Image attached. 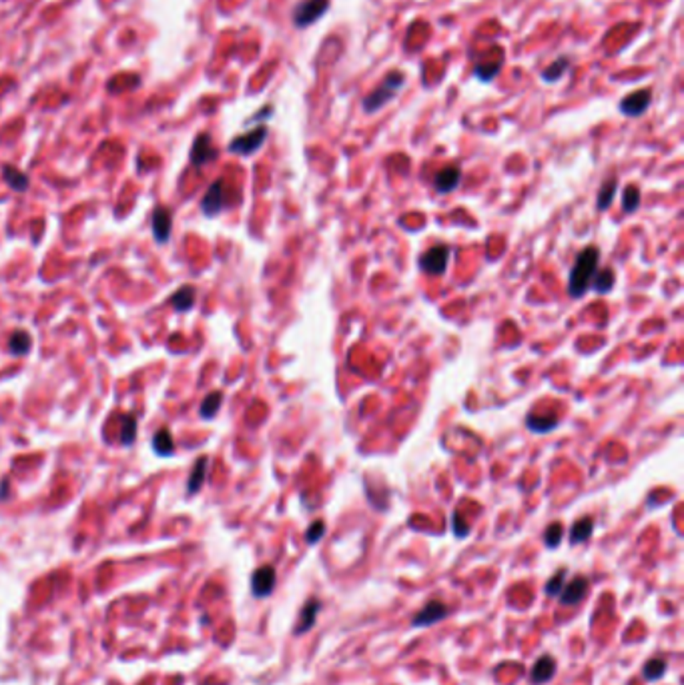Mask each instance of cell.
Instances as JSON below:
<instances>
[{
    "label": "cell",
    "mask_w": 684,
    "mask_h": 685,
    "mask_svg": "<svg viewBox=\"0 0 684 685\" xmlns=\"http://www.w3.org/2000/svg\"><path fill=\"white\" fill-rule=\"evenodd\" d=\"M600 249L598 247H586L576 257V263L568 274V295L580 299L592 285V279L598 271Z\"/></svg>",
    "instance_id": "obj_1"
},
{
    "label": "cell",
    "mask_w": 684,
    "mask_h": 685,
    "mask_svg": "<svg viewBox=\"0 0 684 685\" xmlns=\"http://www.w3.org/2000/svg\"><path fill=\"white\" fill-rule=\"evenodd\" d=\"M404 85H406V74L402 71H389L384 76V81L364 98L362 106H364L365 113L374 115L377 110H382L385 105H389L396 98L397 93L404 88Z\"/></svg>",
    "instance_id": "obj_2"
},
{
    "label": "cell",
    "mask_w": 684,
    "mask_h": 685,
    "mask_svg": "<svg viewBox=\"0 0 684 685\" xmlns=\"http://www.w3.org/2000/svg\"><path fill=\"white\" fill-rule=\"evenodd\" d=\"M330 4H332L330 0H303V2H300L293 9V14H291L293 26L303 31L311 24H315V22L323 19L325 12L330 11Z\"/></svg>",
    "instance_id": "obj_3"
},
{
    "label": "cell",
    "mask_w": 684,
    "mask_h": 685,
    "mask_svg": "<svg viewBox=\"0 0 684 685\" xmlns=\"http://www.w3.org/2000/svg\"><path fill=\"white\" fill-rule=\"evenodd\" d=\"M267 135L269 128L265 127V125H257L255 128L247 130L245 135H239V137L233 138V140L229 143V153L241 155V157H249V155L257 153L259 148L265 145Z\"/></svg>",
    "instance_id": "obj_4"
},
{
    "label": "cell",
    "mask_w": 684,
    "mask_h": 685,
    "mask_svg": "<svg viewBox=\"0 0 684 685\" xmlns=\"http://www.w3.org/2000/svg\"><path fill=\"white\" fill-rule=\"evenodd\" d=\"M449 261V247L446 244H436L428 249L426 253L419 257V269L432 277H439L446 273Z\"/></svg>",
    "instance_id": "obj_5"
},
{
    "label": "cell",
    "mask_w": 684,
    "mask_h": 685,
    "mask_svg": "<svg viewBox=\"0 0 684 685\" xmlns=\"http://www.w3.org/2000/svg\"><path fill=\"white\" fill-rule=\"evenodd\" d=\"M650 103H653V93L646 91V88H640V91H634L631 95L624 96L621 105H618V110L624 116H628V118H636V116H642L648 110Z\"/></svg>",
    "instance_id": "obj_6"
},
{
    "label": "cell",
    "mask_w": 684,
    "mask_h": 685,
    "mask_svg": "<svg viewBox=\"0 0 684 685\" xmlns=\"http://www.w3.org/2000/svg\"><path fill=\"white\" fill-rule=\"evenodd\" d=\"M275 583H277L275 567L273 565H263V567L253 571V575H251V593L255 595L257 599L269 597L275 589Z\"/></svg>",
    "instance_id": "obj_7"
},
{
    "label": "cell",
    "mask_w": 684,
    "mask_h": 685,
    "mask_svg": "<svg viewBox=\"0 0 684 685\" xmlns=\"http://www.w3.org/2000/svg\"><path fill=\"white\" fill-rule=\"evenodd\" d=\"M215 158H217V148L213 147L211 135H207V133L197 135V138L193 140L191 153H189V160H191L193 167L201 169V167H205L207 163H211Z\"/></svg>",
    "instance_id": "obj_8"
},
{
    "label": "cell",
    "mask_w": 684,
    "mask_h": 685,
    "mask_svg": "<svg viewBox=\"0 0 684 685\" xmlns=\"http://www.w3.org/2000/svg\"><path fill=\"white\" fill-rule=\"evenodd\" d=\"M448 605L444 601L432 599L412 617V625L414 627H428V625H434V623L441 622L444 617H448Z\"/></svg>",
    "instance_id": "obj_9"
},
{
    "label": "cell",
    "mask_w": 684,
    "mask_h": 685,
    "mask_svg": "<svg viewBox=\"0 0 684 685\" xmlns=\"http://www.w3.org/2000/svg\"><path fill=\"white\" fill-rule=\"evenodd\" d=\"M588 587L590 583L584 575L572 577V581L564 583V587H562L560 595H558L560 605H572V607H574L578 603H582V601L586 599V595H588Z\"/></svg>",
    "instance_id": "obj_10"
},
{
    "label": "cell",
    "mask_w": 684,
    "mask_h": 685,
    "mask_svg": "<svg viewBox=\"0 0 684 685\" xmlns=\"http://www.w3.org/2000/svg\"><path fill=\"white\" fill-rule=\"evenodd\" d=\"M150 227H153V237L160 244L169 243L173 231V212L169 207H157L150 217Z\"/></svg>",
    "instance_id": "obj_11"
},
{
    "label": "cell",
    "mask_w": 684,
    "mask_h": 685,
    "mask_svg": "<svg viewBox=\"0 0 684 685\" xmlns=\"http://www.w3.org/2000/svg\"><path fill=\"white\" fill-rule=\"evenodd\" d=\"M225 209V180L217 179L207 189L205 192L203 200H201V211L207 215V217H215Z\"/></svg>",
    "instance_id": "obj_12"
},
{
    "label": "cell",
    "mask_w": 684,
    "mask_h": 685,
    "mask_svg": "<svg viewBox=\"0 0 684 685\" xmlns=\"http://www.w3.org/2000/svg\"><path fill=\"white\" fill-rule=\"evenodd\" d=\"M320 612H321V599H317V597H311V599L305 601V605H303V609H301L300 619H297V625H295L293 633H295V635H303V633L311 632V629L315 627V622H317V615H320Z\"/></svg>",
    "instance_id": "obj_13"
},
{
    "label": "cell",
    "mask_w": 684,
    "mask_h": 685,
    "mask_svg": "<svg viewBox=\"0 0 684 685\" xmlns=\"http://www.w3.org/2000/svg\"><path fill=\"white\" fill-rule=\"evenodd\" d=\"M556 675V661L552 655H542L540 659H536V664L530 669V681L534 685H544L548 681H552Z\"/></svg>",
    "instance_id": "obj_14"
},
{
    "label": "cell",
    "mask_w": 684,
    "mask_h": 685,
    "mask_svg": "<svg viewBox=\"0 0 684 685\" xmlns=\"http://www.w3.org/2000/svg\"><path fill=\"white\" fill-rule=\"evenodd\" d=\"M461 180V170L458 167H446V169L438 170L436 179H434V187L438 192L448 195L451 190H456L460 187Z\"/></svg>",
    "instance_id": "obj_15"
},
{
    "label": "cell",
    "mask_w": 684,
    "mask_h": 685,
    "mask_svg": "<svg viewBox=\"0 0 684 685\" xmlns=\"http://www.w3.org/2000/svg\"><path fill=\"white\" fill-rule=\"evenodd\" d=\"M502 66H504V54H500L496 61H492V58H484V61H480V63L474 66V76H476L480 83L488 85V83H492L494 78L500 74Z\"/></svg>",
    "instance_id": "obj_16"
},
{
    "label": "cell",
    "mask_w": 684,
    "mask_h": 685,
    "mask_svg": "<svg viewBox=\"0 0 684 685\" xmlns=\"http://www.w3.org/2000/svg\"><path fill=\"white\" fill-rule=\"evenodd\" d=\"M568 71H570V56L562 54V56H558L554 63L546 66L544 71L540 73V78H542V83H546V85H554L560 78L566 76Z\"/></svg>",
    "instance_id": "obj_17"
},
{
    "label": "cell",
    "mask_w": 684,
    "mask_h": 685,
    "mask_svg": "<svg viewBox=\"0 0 684 685\" xmlns=\"http://www.w3.org/2000/svg\"><path fill=\"white\" fill-rule=\"evenodd\" d=\"M2 179H4V182H6L12 190H16V192H26L29 187H31L29 175H26L24 170L19 169V167H12V165H4V167H2Z\"/></svg>",
    "instance_id": "obj_18"
},
{
    "label": "cell",
    "mask_w": 684,
    "mask_h": 685,
    "mask_svg": "<svg viewBox=\"0 0 684 685\" xmlns=\"http://www.w3.org/2000/svg\"><path fill=\"white\" fill-rule=\"evenodd\" d=\"M150 445H153V451H155L157 455H160V457H171V455L175 453V449H177L175 439H173V433L169 427H160L159 431L153 435V441H150Z\"/></svg>",
    "instance_id": "obj_19"
},
{
    "label": "cell",
    "mask_w": 684,
    "mask_h": 685,
    "mask_svg": "<svg viewBox=\"0 0 684 685\" xmlns=\"http://www.w3.org/2000/svg\"><path fill=\"white\" fill-rule=\"evenodd\" d=\"M207 465H209V457H205V455H201L193 465V471L189 475V481H187V493L189 495H195V493L201 491L205 479H207Z\"/></svg>",
    "instance_id": "obj_20"
},
{
    "label": "cell",
    "mask_w": 684,
    "mask_h": 685,
    "mask_svg": "<svg viewBox=\"0 0 684 685\" xmlns=\"http://www.w3.org/2000/svg\"><path fill=\"white\" fill-rule=\"evenodd\" d=\"M195 299H197V291H195V287L183 285L173 293L171 299H169V303L175 307V311H181V313H185V311H191L193 305H195Z\"/></svg>",
    "instance_id": "obj_21"
},
{
    "label": "cell",
    "mask_w": 684,
    "mask_h": 685,
    "mask_svg": "<svg viewBox=\"0 0 684 685\" xmlns=\"http://www.w3.org/2000/svg\"><path fill=\"white\" fill-rule=\"evenodd\" d=\"M9 351H11L12 355H16V357H24V355H29V353L32 351L31 333H29V331H24V329L14 331V333L11 335V339H9Z\"/></svg>",
    "instance_id": "obj_22"
},
{
    "label": "cell",
    "mask_w": 684,
    "mask_h": 685,
    "mask_svg": "<svg viewBox=\"0 0 684 685\" xmlns=\"http://www.w3.org/2000/svg\"><path fill=\"white\" fill-rule=\"evenodd\" d=\"M592 533H594V519L592 517H582L570 529V543L580 545V543L588 541L592 537Z\"/></svg>",
    "instance_id": "obj_23"
},
{
    "label": "cell",
    "mask_w": 684,
    "mask_h": 685,
    "mask_svg": "<svg viewBox=\"0 0 684 685\" xmlns=\"http://www.w3.org/2000/svg\"><path fill=\"white\" fill-rule=\"evenodd\" d=\"M137 431H139V423H137V415L135 413H127L121 417V433H118V439H121V445H133L135 439H137Z\"/></svg>",
    "instance_id": "obj_24"
},
{
    "label": "cell",
    "mask_w": 684,
    "mask_h": 685,
    "mask_svg": "<svg viewBox=\"0 0 684 685\" xmlns=\"http://www.w3.org/2000/svg\"><path fill=\"white\" fill-rule=\"evenodd\" d=\"M526 427L530 429L532 433H550L554 431L558 427V417L556 415H546V417H540V415H534L530 413L526 417Z\"/></svg>",
    "instance_id": "obj_25"
},
{
    "label": "cell",
    "mask_w": 684,
    "mask_h": 685,
    "mask_svg": "<svg viewBox=\"0 0 684 685\" xmlns=\"http://www.w3.org/2000/svg\"><path fill=\"white\" fill-rule=\"evenodd\" d=\"M614 285H616V273H614L610 267H606V269H602V271H596L590 287H592L598 295H608L610 291L614 289Z\"/></svg>",
    "instance_id": "obj_26"
},
{
    "label": "cell",
    "mask_w": 684,
    "mask_h": 685,
    "mask_svg": "<svg viewBox=\"0 0 684 685\" xmlns=\"http://www.w3.org/2000/svg\"><path fill=\"white\" fill-rule=\"evenodd\" d=\"M221 403H223V393L221 391L209 393L203 399V403H201V407H199V415L203 419H213L215 415L219 413V409H221Z\"/></svg>",
    "instance_id": "obj_27"
},
{
    "label": "cell",
    "mask_w": 684,
    "mask_h": 685,
    "mask_svg": "<svg viewBox=\"0 0 684 685\" xmlns=\"http://www.w3.org/2000/svg\"><path fill=\"white\" fill-rule=\"evenodd\" d=\"M664 674H666V659L663 657H653L642 667V677L646 681H658V679H663Z\"/></svg>",
    "instance_id": "obj_28"
},
{
    "label": "cell",
    "mask_w": 684,
    "mask_h": 685,
    "mask_svg": "<svg viewBox=\"0 0 684 685\" xmlns=\"http://www.w3.org/2000/svg\"><path fill=\"white\" fill-rule=\"evenodd\" d=\"M616 190H618L616 179L606 180V182L600 187L598 197H596V209H598V211H606V209H608L610 205H612V200H614V197H616Z\"/></svg>",
    "instance_id": "obj_29"
},
{
    "label": "cell",
    "mask_w": 684,
    "mask_h": 685,
    "mask_svg": "<svg viewBox=\"0 0 684 685\" xmlns=\"http://www.w3.org/2000/svg\"><path fill=\"white\" fill-rule=\"evenodd\" d=\"M640 207V189L636 185H628L622 190V211L632 212Z\"/></svg>",
    "instance_id": "obj_30"
},
{
    "label": "cell",
    "mask_w": 684,
    "mask_h": 685,
    "mask_svg": "<svg viewBox=\"0 0 684 685\" xmlns=\"http://www.w3.org/2000/svg\"><path fill=\"white\" fill-rule=\"evenodd\" d=\"M562 537H564V525L560 521L550 523L544 531V545L548 549H556L562 543Z\"/></svg>",
    "instance_id": "obj_31"
},
{
    "label": "cell",
    "mask_w": 684,
    "mask_h": 685,
    "mask_svg": "<svg viewBox=\"0 0 684 685\" xmlns=\"http://www.w3.org/2000/svg\"><path fill=\"white\" fill-rule=\"evenodd\" d=\"M566 573L568 571L562 567V570H558L556 573L548 580V583H546V587H544L548 597H558V595H560V591H562L564 583H566Z\"/></svg>",
    "instance_id": "obj_32"
},
{
    "label": "cell",
    "mask_w": 684,
    "mask_h": 685,
    "mask_svg": "<svg viewBox=\"0 0 684 685\" xmlns=\"http://www.w3.org/2000/svg\"><path fill=\"white\" fill-rule=\"evenodd\" d=\"M323 535H325V523L317 519V521H313L310 527H307V531H305V541H307L310 545H313V543H320Z\"/></svg>",
    "instance_id": "obj_33"
},
{
    "label": "cell",
    "mask_w": 684,
    "mask_h": 685,
    "mask_svg": "<svg viewBox=\"0 0 684 685\" xmlns=\"http://www.w3.org/2000/svg\"><path fill=\"white\" fill-rule=\"evenodd\" d=\"M451 525H454V535H456V537H468V535H470V525L461 519L458 511L454 513Z\"/></svg>",
    "instance_id": "obj_34"
},
{
    "label": "cell",
    "mask_w": 684,
    "mask_h": 685,
    "mask_svg": "<svg viewBox=\"0 0 684 685\" xmlns=\"http://www.w3.org/2000/svg\"><path fill=\"white\" fill-rule=\"evenodd\" d=\"M0 499H9V481L6 479L0 483Z\"/></svg>",
    "instance_id": "obj_35"
}]
</instances>
